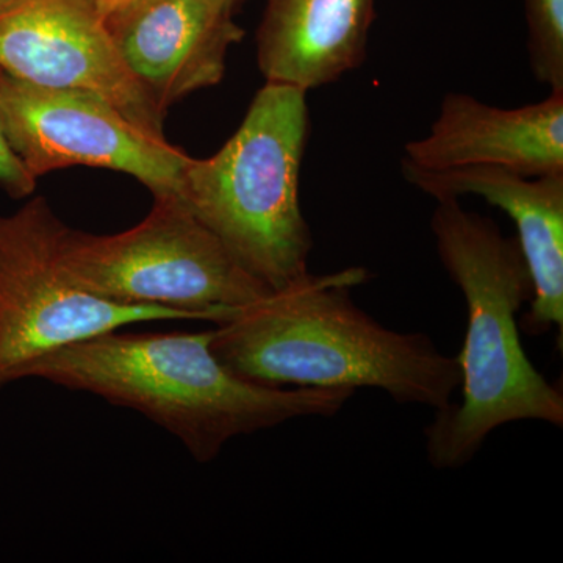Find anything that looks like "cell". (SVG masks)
Segmentation results:
<instances>
[{
  "instance_id": "1",
  "label": "cell",
  "mask_w": 563,
  "mask_h": 563,
  "mask_svg": "<svg viewBox=\"0 0 563 563\" xmlns=\"http://www.w3.org/2000/svg\"><path fill=\"white\" fill-rule=\"evenodd\" d=\"M365 268L307 273L240 307L211 329V350L252 383L295 388H377L439 412L461 387L457 358L431 336L398 332L351 298Z\"/></svg>"
},
{
  "instance_id": "2",
  "label": "cell",
  "mask_w": 563,
  "mask_h": 563,
  "mask_svg": "<svg viewBox=\"0 0 563 563\" xmlns=\"http://www.w3.org/2000/svg\"><path fill=\"white\" fill-rule=\"evenodd\" d=\"M102 333L54 352L31 377L128 407L209 463L236 437L302 417L331 418L354 396L347 388L272 387L231 372L199 333Z\"/></svg>"
},
{
  "instance_id": "3",
  "label": "cell",
  "mask_w": 563,
  "mask_h": 563,
  "mask_svg": "<svg viewBox=\"0 0 563 563\" xmlns=\"http://www.w3.org/2000/svg\"><path fill=\"white\" fill-rule=\"evenodd\" d=\"M437 254L461 288L466 331L457 363L462 398L435 412L424 429L426 453L437 470L461 468L495 429L515 421L563 426L562 391L523 350L518 313L533 285L520 243L495 221L440 201L431 218Z\"/></svg>"
},
{
  "instance_id": "4",
  "label": "cell",
  "mask_w": 563,
  "mask_h": 563,
  "mask_svg": "<svg viewBox=\"0 0 563 563\" xmlns=\"http://www.w3.org/2000/svg\"><path fill=\"white\" fill-rule=\"evenodd\" d=\"M307 92L269 84L213 157L191 158L179 201L269 290L309 273L312 232L299 202Z\"/></svg>"
},
{
  "instance_id": "5",
  "label": "cell",
  "mask_w": 563,
  "mask_h": 563,
  "mask_svg": "<svg viewBox=\"0 0 563 563\" xmlns=\"http://www.w3.org/2000/svg\"><path fill=\"white\" fill-rule=\"evenodd\" d=\"M58 263L84 290L121 303L222 322L269 292L177 198H154L140 224L114 235L63 225Z\"/></svg>"
},
{
  "instance_id": "6",
  "label": "cell",
  "mask_w": 563,
  "mask_h": 563,
  "mask_svg": "<svg viewBox=\"0 0 563 563\" xmlns=\"http://www.w3.org/2000/svg\"><path fill=\"white\" fill-rule=\"evenodd\" d=\"M63 225L44 198L0 214V390L29 379L54 352L92 336L140 322L201 321L184 310L84 290L58 263Z\"/></svg>"
},
{
  "instance_id": "7",
  "label": "cell",
  "mask_w": 563,
  "mask_h": 563,
  "mask_svg": "<svg viewBox=\"0 0 563 563\" xmlns=\"http://www.w3.org/2000/svg\"><path fill=\"white\" fill-rule=\"evenodd\" d=\"M0 122L36 180L73 166L129 174L154 198L179 199L187 152L155 139L92 92L40 87L0 69Z\"/></svg>"
},
{
  "instance_id": "8",
  "label": "cell",
  "mask_w": 563,
  "mask_h": 563,
  "mask_svg": "<svg viewBox=\"0 0 563 563\" xmlns=\"http://www.w3.org/2000/svg\"><path fill=\"white\" fill-rule=\"evenodd\" d=\"M0 69L40 87L92 92L155 139L165 111L140 87L95 0H20L0 13Z\"/></svg>"
},
{
  "instance_id": "9",
  "label": "cell",
  "mask_w": 563,
  "mask_h": 563,
  "mask_svg": "<svg viewBox=\"0 0 563 563\" xmlns=\"http://www.w3.org/2000/svg\"><path fill=\"white\" fill-rule=\"evenodd\" d=\"M240 0H129L106 20L122 60L158 109L214 87L233 44Z\"/></svg>"
},
{
  "instance_id": "10",
  "label": "cell",
  "mask_w": 563,
  "mask_h": 563,
  "mask_svg": "<svg viewBox=\"0 0 563 563\" xmlns=\"http://www.w3.org/2000/svg\"><path fill=\"white\" fill-rule=\"evenodd\" d=\"M402 165L422 172L483 166L529 177L563 173V91L520 109L448 92L428 135L406 144Z\"/></svg>"
},
{
  "instance_id": "11",
  "label": "cell",
  "mask_w": 563,
  "mask_h": 563,
  "mask_svg": "<svg viewBox=\"0 0 563 563\" xmlns=\"http://www.w3.org/2000/svg\"><path fill=\"white\" fill-rule=\"evenodd\" d=\"M406 180L437 202L477 196L509 214L518 232L533 285L521 331L542 335L563 332V173L521 176L501 168L422 172L402 165Z\"/></svg>"
},
{
  "instance_id": "12",
  "label": "cell",
  "mask_w": 563,
  "mask_h": 563,
  "mask_svg": "<svg viewBox=\"0 0 563 563\" xmlns=\"http://www.w3.org/2000/svg\"><path fill=\"white\" fill-rule=\"evenodd\" d=\"M374 16V0H266L258 69L306 92L332 84L365 60Z\"/></svg>"
},
{
  "instance_id": "13",
  "label": "cell",
  "mask_w": 563,
  "mask_h": 563,
  "mask_svg": "<svg viewBox=\"0 0 563 563\" xmlns=\"http://www.w3.org/2000/svg\"><path fill=\"white\" fill-rule=\"evenodd\" d=\"M523 2L533 77L551 91H563V0Z\"/></svg>"
},
{
  "instance_id": "14",
  "label": "cell",
  "mask_w": 563,
  "mask_h": 563,
  "mask_svg": "<svg viewBox=\"0 0 563 563\" xmlns=\"http://www.w3.org/2000/svg\"><path fill=\"white\" fill-rule=\"evenodd\" d=\"M35 188V177L11 150L0 122V190L5 191L10 198L24 199L29 198Z\"/></svg>"
},
{
  "instance_id": "15",
  "label": "cell",
  "mask_w": 563,
  "mask_h": 563,
  "mask_svg": "<svg viewBox=\"0 0 563 563\" xmlns=\"http://www.w3.org/2000/svg\"><path fill=\"white\" fill-rule=\"evenodd\" d=\"M125 2H129V0H96V7H98L99 13L106 18L110 11L118 9V7L124 5Z\"/></svg>"
},
{
  "instance_id": "16",
  "label": "cell",
  "mask_w": 563,
  "mask_h": 563,
  "mask_svg": "<svg viewBox=\"0 0 563 563\" xmlns=\"http://www.w3.org/2000/svg\"><path fill=\"white\" fill-rule=\"evenodd\" d=\"M20 0H0V13L11 9V7L16 5Z\"/></svg>"
},
{
  "instance_id": "17",
  "label": "cell",
  "mask_w": 563,
  "mask_h": 563,
  "mask_svg": "<svg viewBox=\"0 0 563 563\" xmlns=\"http://www.w3.org/2000/svg\"><path fill=\"white\" fill-rule=\"evenodd\" d=\"M95 2H96V0H95Z\"/></svg>"
}]
</instances>
